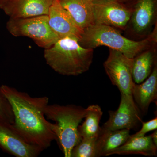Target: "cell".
<instances>
[{
    "label": "cell",
    "instance_id": "8fae6325",
    "mask_svg": "<svg viewBox=\"0 0 157 157\" xmlns=\"http://www.w3.org/2000/svg\"><path fill=\"white\" fill-rule=\"evenodd\" d=\"M53 0H0V9L11 18L48 15Z\"/></svg>",
    "mask_w": 157,
    "mask_h": 157
},
{
    "label": "cell",
    "instance_id": "2e32d148",
    "mask_svg": "<svg viewBox=\"0 0 157 157\" xmlns=\"http://www.w3.org/2000/svg\"><path fill=\"white\" fill-rule=\"evenodd\" d=\"M129 129L116 131L101 130L96 141V156H107L110 151L119 147L128 140L131 135Z\"/></svg>",
    "mask_w": 157,
    "mask_h": 157
},
{
    "label": "cell",
    "instance_id": "ba28073f",
    "mask_svg": "<svg viewBox=\"0 0 157 157\" xmlns=\"http://www.w3.org/2000/svg\"><path fill=\"white\" fill-rule=\"evenodd\" d=\"M121 101L115 111H109V118L101 127L104 131L136 128L142 121L141 112L132 95L121 93Z\"/></svg>",
    "mask_w": 157,
    "mask_h": 157
},
{
    "label": "cell",
    "instance_id": "ac0fdd59",
    "mask_svg": "<svg viewBox=\"0 0 157 157\" xmlns=\"http://www.w3.org/2000/svg\"><path fill=\"white\" fill-rule=\"evenodd\" d=\"M103 113L101 107L98 105L93 104L86 108L85 120L78 127L81 138L98 137L101 131L100 123Z\"/></svg>",
    "mask_w": 157,
    "mask_h": 157
},
{
    "label": "cell",
    "instance_id": "9c48e42d",
    "mask_svg": "<svg viewBox=\"0 0 157 157\" xmlns=\"http://www.w3.org/2000/svg\"><path fill=\"white\" fill-rule=\"evenodd\" d=\"M0 148L16 157H37L43 150L28 142L13 124L0 121Z\"/></svg>",
    "mask_w": 157,
    "mask_h": 157
},
{
    "label": "cell",
    "instance_id": "e0dca14e",
    "mask_svg": "<svg viewBox=\"0 0 157 157\" xmlns=\"http://www.w3.org/2000/svg\"><path fill=\"white\" fill-rule=\"evenodd\" d=\"M155 45L143 51L133 58L132 78L136 84L144 81L157 64Z\"/></svg>",
    "mask_w": 157,
    "mask_h": 157
},
{
    "label": "cell",
    "instance_id": "8992f818",
    "mask_svg": "<svg viewBox=\"0 0 157 157\" xmlns=\"http://www.w3.org/2000/svg\"><path fill=\"white\" fill-rule=\"evenodd\" d=\"M133 62V59L109 48V56L104 63V69L113 85L121 94L132 95L135 84L132 78Z\"/></svg>",
    "mask_w": 157,
    "mask_h": 157
},
{
    "label": "cell",
    "instance_id": "52a82bcc",
    "mask_svg": "<svg viewBox=\"0 0 157 157\" xmlns=\"http://www.w3.org/2000/svg\"><path fill=\"white\" fill-rule=\"evenodd\" d=\"M93 13L95 25L124 30L130 21L132 10L116 0H94Z\"/></svg>",
    "mask_w": 157,
    "mask_h": 157
},
{
    "label": "cell",
    "instance_id": "5bb4252c",
    "mask_svg": "<svg viewBox=\"0 0 157 157\" xmlns=\"http://www.w3.org/2000/svg\"><path fill=\"white\" fill-rule=\"evenodd\" d=\"M82 30L94 24L93 0H59Z\"/></svg>",
    "mask_w": 157,
    "mask_h": 157
},
{
    "label": "cell",
    "instance_id": "4fadbf2b",
    "mask_svg": "<svg viewBox=\"0 0 157 157\" xmlns=\"http://www.w3.org/2000/svg\"><path fill=\"white\" fill-rule=\"evenodd\" d=\"M132 95L141 113L145 114L148 111L151 104L157 101V64L145 81L139 84L135 83Z\"/></svg>",
    "mask_w": 157,
    "mask_h": 157
},
{
    "label": "cell",
    "instance_id": "9a60e30c",
    "mask_svg": "<svg viewBox=\"0 0 157 157\" xmlns=\"http://www.w3.org/2000/svg\"><path fill=\"white\" fill-rule=\"evenodd\" d=\"M140 154L146 156H157V146L155 145L150 135L142 137L130 136L128 140L119 147L107 155Z\"/></svg>",
    "mask_w": 157,
    "mask_h": 157
},
{
    "label": "cell",
    "instance_id": "7a4b0ae2",
    "mask_svg": "<svg viewBox=\"0 0 157 157\" xmlns=\"http://www.w3.org/2000/svg\"><path fill=\"white\" fill-rule=\"evenodd\" d=\"M94 49L82 47L76 38H60L44 51L47 64L56 73L63 76H76L89 70L93 62Z\"/></svg>",
    "mask_w": 157,
    "mask_h": 157
},
{
    "label": "cell",
    "instance_id": "603a6c76",
    "mask_svg": "<svg viewBox=\"0 0 157 157\" xmlns=\"http://www.w3.org/2000/svg\"><path fill=\"white\" fill-rule=\"evenodd\" d=\"M93 1H94V0H93ZM116 1H118V2H123V1H127V0H116Z\"/></svg>",
    "mask_w": 157,
    "mask_h": 157
},
{
    "label": "cell",
    "instance_id": "7402d4cb",
    "mask_svg": "<svg viewBox=\"0 0 157 157\" xmlns=\"http://www.w3.org/2000/svg\"><path fill=\"white\" fill-rule=\"evenodd\" d=\"M153 133L150 135L151 137L152 140L153 141L155 145L157 146V129L154 130Z\"/></svg>",
    "mask_w": 157,
    "mask_h": 157
},
{
    "label": "cell",
    "instance_id": "30bf717a",
    "mask_svg": "<svg viewBox=\"0 0 157 157\" xmlns=\"http://www.w3.org/2000/svg\"><path fill=\"white\" fill-rule=\"evenodd\" d=\"M48 16L51 28L59 38L71 37L78 40L80 39L83 30L63 8L59 0H53Z\"/></svg>",
    "mask_w": 157,
    "mask_h": 157
},
{
    "label": "cell",
    "instance_id": "ffe728a7",
    "mask_svg": "<svg viewBox=\"0 0 157 157\" xmlns=\"http://www.w3.org/2000/svg\"><path fill=\"white\" fill-rule=\"evenodd\" d=\"M0 121L13 124L14 116L11 104L0 89Z\"/></svg>",
    "mask_w": 157,
    "mask_h": 157
},
{
    "label": "cell",
    "instance_id": "6da1fadb",
    "mask_svg": "<svg viewBox=\"0 0 157 157\" xmlns=\"http://www.w3.org/2000/svg\"><path fill=\"white\" fill-rule=\"evenodd\" d=\"M0 89L12 107L14 128L29 143L43 150L49 147L56 139L53 124L46 120L44 113L49 98L46 96L34 98L6 85L1 86Z\"/></svg>",
    "mask_w": 157,
    "mask_h": 157
},
{
    "label": "cell",
    "instance_id": "44dd1931",
    "mask_svg": "<svg viewBox=\"0 0 157 157\" xmlns=\"http://www.w3.org/2000/svg\"><path fill=\"white\" fill-rule=\"evenodd\" d=\"M142 124V128L139 131L131 136L132 137H142L145 136L147 133L154 131L157 129V117H155L153 119L147 122L141 121Z\"/></svg>",
    "mask_w": 157,
    "mask_h": 157
},
{
    "label": "cell",
    "instance_id": "3957f363",
    "mask_svg": "<svg viewBox=\"0 0 157 157\" xmlns=\"http://www.w3.org/2000/svg\"><path fill=\"white\" fill-rule=\"evenodd\" d=\"M157 34L156 27L144 39L135 41L124 37L118 30L112 27L94 24L83 30L78 42L82 47L93 49L107 46L133 59L143 51L156 45Z\"/></svg>",
    "mask_w": 157,
    "mask_h": 157
},
{
    "label": "cell",
    "instance_id": "7c38bea8",
    "mask_svg": "<svg viewBox=\"0 0 157 157\" xmlns=\"http://www.w3.org/2000/svg\"><path fill=\"white\" fill-rule=\"evenodd\" d=\"M156 0H137L129 22L134 33L140 36L150 35L156 19Z\"/></svg>",
    "mask_w": 157,
    "mask_h": 157
},
{
    "label": "cell",
    "instance_id": "277c9868",
    "mask_svg": "<svg viewBox=\"0 0 157 157\" xmlns=\"http://www.w3.org/2000/svg\"><path fill=\"white\" fill-rule=\"evenodd\" d=\"M44 113L45 117L55 122L52 130L64 156L71 157L72 149L81 139L78 127L85 117L86 108L74 104H48Z\"/></svg>",
    "mask_w": 157,
    "mask_h": 157
},
{
    "label": "cell",
    "instance_id": "d6986e66",
    "mask_svg": "<svg viewBox=\"0 0 157 157\" xmlns=\"http://www.w3.org/2000/svg\"><path fill=\"white\" fill-rule=\"evenodd\" d=\"M98 137H81L72 149L71 157H97L96 144Z\"/></svg>",
    "mask_w": 157,
    "mask_h": 157
},
{
    "label": "cell",
    "instance_id": "5b68a950",
    "mask_svg": "<svg viewBox=\"0 0 157 157\" xmlns=\"http://www.w3.org/2000/svg\"><path fill=\"white\" fill-rule=\"evenodd\" d=\"M6 27L14 36L29 37L44 49L49 48L60 39L51 28L48 15L26 18L10 17Z\"/></svg>",
    "mask_w": 157,
    "mask_h": 157
}]
</instances>
